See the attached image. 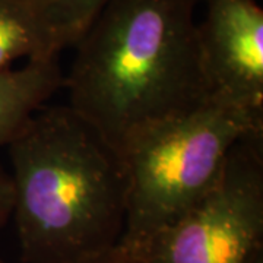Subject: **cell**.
Wrapping results in <instances>:
<instances>
[{"instance_id":"6da1fadb","label":"cell","mask_w":263,"mask_h":263,"mask_svg":"<svg viewBox=\"0 0 263 263\" xmlns=\"http://www.w3.org/2000/svg\"><path fill=\"white\" fill-rule=\"evenodd\" d=\"M197 0H107L75 44L69 107L120 154L135 138L211 98Z\"/></svg>"},{"instance_id":"7a4b0ae2","label":"cell","mask_w":263,"mask_h":263,"mask_svg":"<svg viewBox=\"0 0 263 263\" xmlns=\"http://www.w3.org/2000/svg\"><path fill=\"white\" fill-rule=\"evenodd\" d=\"M25 263H86L123 234L122 154L66 107H41L6 145Z\"/></svg>"},{"instance_id":"3957f363","label":"cell","mask_w":263,"mask_h":263,"mask_svg":"<svg viewBox=\"0 0 263 263\" xmlns=\"http://www.w3.org/2000/svg\"><path fill=\"white\" fill-rule=\"evenodd\" d=\"M263 135V113L209 100L123 149L127 195L119 249L135 253L206 196L238 142Z\"/></svg>"},{"instance_id":"277c9868","label":"cell","mask_w":263,"mask_h":263,"mask_svg":"<svg viewBox=\"0 0 263 263\" xmlns=\"http://www.w3.org/2000/svg\"><path fill=\"white\" fill-rule=\"evenodd\" d=\"M262 136L238 142L206 196L127 254L142 263L253 262L263 253Z\"/></svg>"},{"instance_id":"5b68a950","label":"cell","mask_w":263,"mask_h":263,"mask_svg":"<svg viewBox=\"0 0 263 263\" xmlns=\"http://www.w3.org/2000/svg\"><path fill=\"white\" fill-rule=\"evenodd\" d=\"M205 5L197 44L211 98L263 113V9L256 0Z\"/></svg>"},{"instance_id":"8992f818","label":"cell","mask_w":263,"mask_h":263,"mask_svg":"<svg viewBox=\"0 0 263 263\" xmlns=\"http://www.w3.org/2000/svg\"><path fill=\"white\" fill-rule=\"evenodd\" d=\"M95 16L76 0H0V72L21 59H57Z\"/></svg>"},{"instance_id":"52a82bcc","label":"cell","mask_w":263,"mask_h":263,"mask_svg":"<svg viewBox=\"0 0 263 263\" xmlns=\"http://www.w3.org/2000/svg\"><path fill=\"white\" fill-rule=\"evenodd\" d=\"M57 59L29 60L0 72V146H6L25 123L63 88Z\"/></svg>"},{"instance_id":"ba28073f","label":"cell","mask_w":263,"mask_h":263,"mask_svg":"<svg viewBox=\"0 0 263 263\" xmlns=\"http://www.w3.org/2000/svg\"><path fill=\"white\" fill-rule=\"evenodd\" d=\"M15 192L10 173L0 165V228L6 224L9 216L13 214Z\"/></svg>"},{"instance_id":"9c48e42d","label":"cell","mask_w":263,"mask_h":263,"mask_svg":"<svg viewBox=\"0 0 263 263\" xmlns=\"http://www.w3.org/2000/svg\"><path fill=\"white\" fill-rule=\"evenodd\" d=\"M86 263H142L141 260H138L136 257H133L130 254H127L126 252L120 250L119 247H116L114 250H111L110 253L103 254L100 257H97L94 260H89Z\"/></svg>"},{"instance_id":"30bf717a","label":"cell","mask_w":263,"mask_h":263,"mask_svg":"<svg viewBox=\"0 0 263 263\" xmlns=\"http://www.w3.org/2000/svg\"><path fill=\"white\" fill-rule=\"evenodd\" d=\"M79 3H82L84 6H86L88 9H91L95 13H98L100 9L103 8V5L107 2V0H76Z\"/></svg>"},{"instance_id":"8fae6325","label":"cell","mask_w":263,"mask_h":263,"mask_svg":"<svg viewBox=\"0 0 263 263\" xmlns=\"http://www.w3.org/2000/svg\"><path fill=\"white\" fill-rule=\"evenodd\" d=\"M252 263H263V253H260Z\"/></svg>"},{"instance_id":"7c38bea8","label":"cell","mask_w":263,"mask_h":263,"mask_svg":"<svg viewBox=\"0 0 263 263\" xmlns=\"http://www.w3.org/2000/svg\"><path fill=\"white\" fill-rule=\"evenodd\" d=\"M197 2H205V0H197Z\"/></svg>"},{"instance_id":"4fadbf2b","label":"cell","mask_w":263,"mask_h":263,"mask_svg":"<svg viewBox=\"0 0 263 263\" xmlns=\"http://www.w3.org/2000/svg\"><path fill=\"white\" fill-rule=\"evenodd\" d=\"M0 263H6V262H3V260H0Z\"/></svg>"}]
</instances>
